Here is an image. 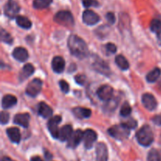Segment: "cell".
I'll list each match as a JSON object with an SVG mask.
<instances>
[{
	"label": "cell",
	"mask_w": 161,
	"mask_h": 161,
	"mask_svg": "<svg viewBox=\"0 0 161 161\" xmlns=\"http://www.w3.org/2000/svg\"><path fill=\"white\" fill-rule=\"evenodd\" d=\"M142 104L145 108H147L149 111H153L157 108V100L153 94H149V93L144 94L142 97Z\"/></svg>",
	"instance_id": "8fae6325"
},
{
	"label": "cell",
	"mask_w": 161,
	"mask_h": 161,
	"mask_svg": "<svg viewBox=\"0 0 161 161\" xmlns=\"http://www.w3.org/2000/svg\"><path fill=\"white\" fill-rule=\"evenodd\" d=\"M97 139V133L92 129H88L83 132V142L86 149L92 148L94 142Z\"/></svg>",
	"instance_id": "52a82bcc"
},
{
	"label": "cell",
	"mask_w": 161,
	"mask_h": 161,
	"mask_svg": "<svg viewBox=\"0 0 161 161\" xmlns=\"http://www.w3.org/2000/svg\"><path fill=\"white\" fill-rule=\"evenodd\" d=\"M17 97L11 94H7L4 96L2 100V106L3 108H9L17 104Z\"/></svg>",
	"instance_id": "7402d4cb"
},
{
	"label": "cell",
	"mask_w": 161,
	"mask_h": 161,
	"mask_svg": "<svg viewBox=\"0 0 161 161\" xmlns=\"http://www.w3.org/2000/svg\"><path fill=\"white\" fill-rule=\"evenodd\" d=\"M105 17H106L107 20L108 21V23L109 24H114L115 21H116V17H115V15L113 13H111V12H108L107 13L106 15H105Z\"/></svg>",
	"instance_id": "f35d334b"
},
{
	"label": "cell",
	"mask_w": 161,
	"mask_h": 161,
	"mask_svg": "<svg viewBox=\"0 0 161 161\" xmlns=\"http://www.w3.org/2000/svg\"><path fill=\"white\" fill-rule=\"evenodd\" d=\"M1 40L6 43L10 44L13 42V38L6 30H1Z\"/></svg>",
	"instance_id": "f546056e"
},
{
	"label": "cell",
	"mask_w": 161,
	"mask_h": 161,
	"mask_svg": "<svg viewBox=\"0 0 161 161\" xmlns=\"http://www.w3.org/2000/svg\"><path fill=\"white\" fill-rule=\"evenodd\" d=\"M60 87H61V90L64 93V94H67L69 91V85L68 84L67 82L65 80H61L59 83Z\"/></svg>",
	"instance_id": "d6a6232c"
},
{
	"label": "cell",
	"mask_w": 161,
	"mask_h": 161,
	"mask_svg": "<svg viewBox=\"0 0 161 161\" xmlns=\"http://www.w3.org/2000/svg\"><path fill=\"white\" fill-rule=\"evenodd\" d=\"M68 46L70 52L74 56L79 58H83L87 55L88 50L86 44L79 36L72 35L68 40Z\"/></svg>",
	"instance_id": "6da1fadb"
},
{
	"label": "cell",
	"mask_w": 161,
	"mask_h": 161,
	"mask_svg": "<svg viewBox=\"0 0 161 161\" xmlns=\"http://www.w3.org/2000/svg\"><path fill=\"white\" fill-rule=\"evenodd\" d=\"M118 105V101L116 99H111L108 102L107 105H105V108L106 111H113L115 108L117 107Z\"/></svg>",
	"instance_id": "1f68e13d"
},
{
	"label": "cell",
	"mask_w": 161,
	"mask_h": 161,
	"mask_svg": "<svg viewBox=\"0 0 161 161\" xmlns=\"http://www.w3.org/2000/svg\"><path fill=\"white\" fill-rule=\"evenodd\" d=\"M124 125L126 126V127H128L129 129H134L135 128V127H137V122L135 120V119H129L128 121H127L126 123H124Z\"/></svg>",
	"instance_id": "8d00e7d4"
},
{
	"label": "cell",
	"mask_w": 161,
	"mask_h": 161,
	"mask_svg": "<svg viewBox=\"0 0 161 161\" xmlns=\"http://www.w3.org/2000/svg\"><path fill=\"white\" fill-rule=\"evenodd\" d=\"M73 114L79 119H85L89 118L91 116V110L89 108H83V107H76L72 110Z\"/></svg>",
	"instance_id": "d6986e66"
},
{
	"label": "cell",
	"mask_w": 161,
	"mask_h": 161,
	"mask_svg": "<svg viewBox=\"0 0 161 161\" xmlns=\"http://www.w3.org/2000/svg\"><path fill=\"white\" fill-rule=\"evenodd\" d=\"M116 64L119 68H120L122 70H127L129 68V63L127 60L124 58L123 55H118L116 57Z\"/></svg>",
	"instance_id": "484cf974"
},
{
	"label": "cell",
	"mask_w": 161,
	"mask_h": 161,
	"mask_svg": "<svg viewBox=\"0 0 161 161\" xmlns=\"http://www.w3.org/2000/svg\"><path fill=\"white\" fill-rule=\"evenodd\" d=\"M42 83L39 79H34L30 82L26 88V94L31 97H36L42 90Z\"/></svg>",
	"instance_id": "8992f818"
},
{
	"label": "cell",
	"mask_w": 161,
	"mask_h": 161,
	"mask_svg": "<svg viewBox=\"0 0 161 161\" xmlns=\"http://www.w3.org/2000/svg\"><path fill=\"white\" fill-rule=\"evenodd\" d=\"M12 54L13 57L17 61H20V62H25L28 58V51L24 47H17V48H15Z\"/></svg>",
	"instance_id": "9a60e30c"
},
{
	"label": "cell",
	"mask_w": 161,
	"mask_h": 161,
	"mask_svg": "<svg viewBox=\"0 0 161 161\" xmlns=\"http://www.w3.org/2000/svg\"><path fill=\"white\" fill-rule=\"evenodd\" d=\"M83 20L86 25H94L100 20V17L91 9H86L83 14Z\"/></svg>",
	"instance_id": "ba28073f"
},
{
	"label": "cell",
	"mask_w": 161,
	"mask_h": 161,
	"mask_svg": "<svg viewBox=\"0 0 161 161\" xmlns=\"http://www.w3.org/2000/svg\"><path fill=\"white\" fill-rule=\"evenodd\" d=\"M2 161H15V160H12V159L9 158V157H4L3 159H2Z\"/></svg>",
	"instance_id": "7bdbcfd3"
},
{
	"label": "cell",
	"mask_w": 161,
	"mask_h": 161,
	"mask_svg": "<svg viewBox=\"0 0 161 161\" xmlns=\"http://www.w3.org/2000/svg\"><path fill=\"white\" fill-rule=\"evenodd\" d=\"M108 134L118 140H124L130 135V129L124 124L113 126L108 130Z\"/></svg>",
	"instance_id": "3957f363"
},
{
	"label": "cell",
	"mask_w": 161,
	"mask_h": 161,
	"mask_svg": "<svg viewBox=\"0 0 161 161\" xmlns=\"http://www.w3.org/2000/svg\"><path fill=\"white\" fill-rule=\"evenodd\" d=\"M64 66H65V62L61 57H55L52 61V69L57 73L62 72L64 69Z\"/></svg>",
	"instance_id": "2e32d148"
},
{
	"label": "cell",
	"mask_w": 161,
	"mask_h": 161,
	"mask_svg": "<svg viewBox=\"0 0 161 161\" xmlns=\"http://www.w3.org/2000/svg\"><path fill=\"white\" fill-rule=\"evenodd\" d=\"M82 139H83V132L81 130H76L73 132L71 138H69L68 146L71 148H75L80 144Z\"/></svg>",
	"instance_id": "7c38bea8"
},
{
	"label": "cell",
	"mask_w": 161,
	"mask_h": 161,
	"mask_svg": "<svg viewBox=\"0 0 161 161\" xmlns=\"http://www.w3.org/2000/svg\"><path fill=\"white\" fill-rule=\"evenodd\" d=\"M83 4L85 7L98 6V3L96 0H83Z\"/></svg>",
	"instance_id": "836d02e7"
},
{
	"label": "cell",
	"mask_w": 161,
	"mask_h": 161,
	"mask_svg": "<svg viewBox=\"0 0 161 161\" xmlns=\"http://www.w3.org/2000/svg\"><path fill=\"white\" fill-rule=\"evenodd\" d=\"M105 49H106V51L108 53H114L116 51V47L115 44L109 42V43H107V45L105 46Z\"/></svg>",
	"instance_id": "e575fe53"
},
{
	"label": "cell",
	"mask_w": 161,
	"mask_h": 161,
	"mask_svg": "<svg viewBox=\"0 0 161 161\" xmlns=\"http://www.w3.org/2000/svg\"><path fill=\"white\" fill-rule=\"evenodd\" d=\"M31 161H43V160L39 157H33L31 159Z\"/></svg>",
	"instance_id": "60d3db41"
},
{
	"label": "cell",
	"mask_w": 161,
	"mask_h": 161,
	"mask_svg": "<svg viewBox=\"0 0 161 161\" xmlns=\"http://www.w3.org/2000/svg\"><path fill=\"white\" fill-rule=\"evenodd\" d=\"M54 21L65 27H72L74 25V18L69 11L61 10L57 13L53 18Z\"/></svg>",
	"instance_id": "277c9868"
},
{
	"label": "cell",
	"mask_w": 161,
	"mask_h": 161,
	"mask_svg": "<svg viewBox=\"0 0 161 161\" xmlns=\"http://www.w3.org/2000/svg\"><path fill=\"white\" fill-rule=\"evenodd\" d=\"M97 94L101 100L108 102L111 100L113 94V89L108 85H103L97 91Z\"/></svg>",
	"instance_id": "9c48e42d"
},
{
	"label": "cell",
	"mask_w": 161,
	"mask_h": 161,
	"mask_svg": "<svg viewBox=\"0 0 161 161\" xmlns=\"http://www.w3.org/2000/svg\"><path fill=\"white\" fill-rule=\"evenodd\" d=\"M61 117L60 116H55L54 117L51 118L48 122V129L50 133L54 138H58L59 130H58V124L61 123Z\"/></svg>",
	"instance_id": "30bf717a"
},
{
	"label": "cell",
	"mask_w": 161,
	"mask_h": 161,
	"mask_svg": "<svg viewBox=\"0 0 161 161\" xmlns=\"http://www.w3.org/2000/svg\"><path fill=\"white\" fill-rule=\"evenodd\" d=\"M6 134L11 142L14 143H19L20 141V130L17 127H10L6 130Z\"/></svg>",
	"instance_id": "ffe728a7"
},
{
	"label": "cell",
	"mask_w": 161,
	"mask_h": 161,
	"mask_svg": "<svg viewBox=\"0 0 161 161\" xmlns=\"http://www.w3.org/2000/svg\"><path fill=\"white\" fill-rule=\"evenodd\" d=\"M53 0H33V7L35 9H42L48 7Z\"/></svg>",
	"instance_id": "4316f807"
},
{
	"label": "cell",
	"mask_w": 161,
	"mask_h": 161,
	"mask_svg": "<svg viewBox=\"0 0 161 161\" xmlns=\"http://www.w3.org/2000/svg\"><path fill=\"white\" fill-rule=\"evenodd\" d=\"M16 22L18 26L25 29H29L31 27V20L28 17H24V16H17L16 17Z\"/></svg>",
	"instance_id": "cb8c5ba5"
},
{
	"label": "cell",
	"mask_w": 161,
	"mask_h": 161,
	"mask_svg": "<svg viewBox=\"0 0 161 161\" xmlns=\"http://www.w3.org/2000/svg\"><path fill=\"white\" fill-rule=\"evenodd\" d=\"M45 157L47 160H50V159H51V157H52L51 154H50V153L47 152V151H45Z\"/></svg>",
	"instance_id": "b9f144b4"
},
{
	"label": "cell",
	"mask_w": 161,
	"mask_h": 161,
	"mask_svg": "<svg viewBox=\"0 0 161 161\" xmlns=\"http://www.w3.org/2000/svg\"><path fill=\"white\" fill-rule=\"evenodd\" d=\"M14 123L24 127H28L30 121V115L28 113L17 114L14 116Z\"/></svg>",
	"instance_id": "ac0fdd59"
},
{
	"label": "cell",
	"mask_w": 161,
	"mask_h": 161,
	"mask_svg": "<svg viewBox=\"0 0 161 161\" xmlns=\"http://www.w3.org/2000/svg\"><path fill=\"white\" fill-rule=\"evenodd\" d=\"M73 130H72V127L69 124L64 125V127H61L59 130V135H58V138L61 140V142L67 141L69 140L71 138L72 135L73 134Z\"/></svg>",
	"instance_id": "5bb4252c"
},
{
	"label": "cell",
	"mask_w": 161,
	"mask_h": 161,
	"mask_svg": "<svg viewBox=\"0 0 161 161\" xmlns=\"http://www.w3.org/2000/svg\"><path fill=\"white\" fill-rule=\"evenodd\" d=\"M94 68L95 70L97 71V72H101V73L102 74H105V75H108V74L110 73L109 68H108V66L105 64V61H102V60L98 59L97 61H94Z\"/></svg>",
	"instance_id": "44dd1931"
},
{
	"label": "cell",
	"mask_w": 161,
	"mask_h": 161,
	"mask_svg": "<svg viewBox=\"0 0 161 161\" xmlns=\"http://www.w3.org/2000/svg\"><path fill=\"white\" fill-rule=\"evenodd\" d=\"M34 67L32 64H26L22 69L21 72H20V75H19V79L20 81H23L24 80H26L31 75H32L34 72Z\"/></svg>",
	"instance_id": "603a6c76"
},
{
	"label": "cell",
	"mask_w": 161,
	"mask_h": 161,
	"mask_svg": "<svg viewBox=\"0 0 161 161\" xmlns=\"http://www.w3.org/2000/svg\"><path fill=\"white\" fill-rule=\"evenodd\" d=\"M153 122L156 124V125L161 126V116H155L153 118Z\"/></svg>",
	"instance_id": "ab89813d"
},
{
	"label": "cell",
	"mask_w": 161,
	"mask_h": 161,
	"mask_svg": "<svg viewBox=\"0 0 161 161\" xmlns=\"http://www.w3.org/2000/svg\"><path fill=\"white\" fill-rule=\"evenodd\" d=\"M136 138L140 145L143 146H149L154 139L152 129L149 126L144 125L137 132Z\"/></svg>",
	"instance_id": "7a4b0ae2"
},
{
	"label": "cell",
	"mask_w": 161,
	"mask_h": 161,
	"mask_svg": "<svg viewBox=\"0 0 161 161\" xmlns=\"http://www.w3.org/2000/svg\"><path fill=\"white\" fill-rule=\"evenodd\" d=\"M130 113H131V107L130 106V105L128 103L126 102L121 107L120 115L122 116H124V117H127V116H128L130 114Z\"/></svg>",
	"instance_id": "4dcf8cb0"
},
{
	"label": "cell",
	"mask_w": 161,
	"mask_h": 161,
	"mask_svg": "<svg viewBox=\"0 0 161 161\" xmlns=\"http://www.w3.org/2000/svg\"><path fill=\"white\" fill-rule=\"evenodd\" d=\"M20 11V6L16 0H8L4 6V14L9 18H14Z\"/></svg>",
	"instance_id": "5b68a950"
},
{
	"label": "cell",
	"mask_w": 161,
	"mask_h": 161,
	"mask_svg": "<svg viewBox=\"0 0 161 161\" xmlns=\"http://www.w3.org/2000/svg\"><path fill=\"white\" fill-rule=\"evenodd\" d=\"M9 119V115L8 113L6 112H2L1 113V124H7Z\"/></svg>",
	"instance_id": "74e56055"
},
{
	"label": "cell",
	"mask_w": 161,
	"mask_h": 161,
	"mask_svg": "<svg viewBox=\"0 0 161 161\" xmlns=\"http://www.w3.org/2000/svg\"><path fill=\"white\" fill-rule=\"evenodd\" d=\"M38 113L43 118H50L52 116L53 110L45 102H40L38 105Z\"/></svg>",
	"instance_id": "e0dca14e"
},
{
	"label": "cell",
	"mask_w": 161,
	"mask_h": 161,
	"mask_svg": "<svg viewBox=\"0 0 161 161\" xmlns=\"http://www.w3.org/2000/svg\"><path fill=\"white\" fill-rule=\"evenodd\" d=\"M97 161H107L108 160V149L104 143H98L96 146Z\"/></svg>",
	"instance_id": "4fadbf2b"
},
{
	"label": "cell",
	"mask_w": 161,
	"mask_h": 161,
	"mask_svg": "<svg viewBox=\"0 0 161 161\" xmlns=\"http://www.w3.org/2000/svg\"><path fill=\"white\" fill-rule=\"evenodd\" d=\"M161 75V70L158 68H156L153 70L149 72L146 75V80L149 83H154L158 80V78Z\"/></svg>",
	"instance_id": "d4e9b609"
},
{
	"label": "cell",
	"mask_w": 161,
	"mask_h": 161,
	"mask_svg": "<svg viewBox=\"0 0 161 161\" xmlns=\"http://www.w3.org/2000/svg\"><path fill=\"white\" fill-rule=\"evenodd\" d=\"M147 161H161V155L156 149H152L148 154Z\"/></svg>",
	"instance_id": "f1b7e54d"
},
{
	"label": "cell",
	"mask_w": 161,
	"mask_h": 161,
	"mask_svg": "<svg viewBox=\"0 0 161 161\" xmlns=\"http://www.w3.org/2000/svg\"><path fill=\"white\" fill-rule=\"evenodd\" d=\"M150 29L157 35H161V20L158 19H153L150 23Z\"/></svg>",
	"instance_id": "83f0119b"
},
{
	"label": "cell",
	"mask_w": 161,
	"mask_h": 161,
	"mask_svg": "<svg viewBox=\"0 0 161 161\" xmlns=\"http://www.w3.org/2000/svg\"><path fill=\"white\" fill-rule=\"evenodd\" d=\"M75 80L76 81V83L80 85H83L86 82V76L84 75H81V74H79L76 76L75 77Z\"/></svg>",
	"instance_id": "d590c367"
}]
</instances>
